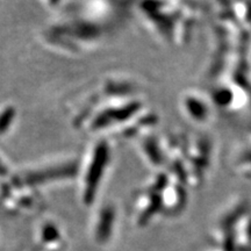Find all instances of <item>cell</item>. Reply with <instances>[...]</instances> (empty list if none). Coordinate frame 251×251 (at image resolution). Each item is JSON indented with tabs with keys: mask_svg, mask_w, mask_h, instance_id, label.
Wrapping results in <instances>:
<instances>
[{
	"mask_svg": "<svg viewBox=\"0 0 251 251\" xmlns=\"http://www.w3.org/2000/svg\"><path fill=\"white\" fill-rule=\"evenodd\" d=\"M12 118H13V111L9 109V111H6V113L0 118V131H4L6 129V127L11 124Z\"/></svg>",
	"mask_w": 251,
	"mask_h": 251,
	"instance_id": "6da1fadb",
	"label": "cell"
}]
</instances>
